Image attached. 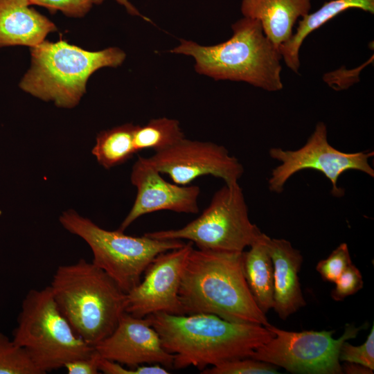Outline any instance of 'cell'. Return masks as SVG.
I'll use <instances>...</instances> for the list:
<instances>
[{
    "label": "cell",
    "mask_w": 374,
    "mask_h": 374,
    "mask_svg": "<svg viewBox=\"0 0 374 374\" xmlns=\"http://www.w3.org/2000/svg\"><path fill=\"white\" fill-rule=\"evenodd\" d=\"M147 317L163 348L174 355L177 369L194 366L202 371L208 366L251 357L274 336L266 326L229 321L212 314L157 312Z\"/></svg>",
    "instance_id": "1"
},
{
    "label": "cell",
    "mask_w": 374,
    "mask_h": 374,
    "mask_svg": "<svg viewBox=\"0 0 374 374\" xmlns=\"http://www.w3.org/2000/svg\"><path fill=\"white\" fill-rule=\"evenodd\" d=\"M242 252L191 249L179 289L184 314L206 313L233 322L270 324L247 285Z\"/></svg>",
    "instance_id": "2"
},
{
    "label": "cell",
    "mask_w": 374,
    "mask_h": 374,
    "mask_svg": "<svg viewBox=\"0 0 374 374\" xmlns=\"http://www.w3.org/2000/svg\"><path fill=\"white\" fill-rule=\"evenodd\" d=\"M49 287L75 333L93 347L113 332L125 312L126 293L83 258L58 266Z\"/></svg>",
    "instance_id": "3"
},
{
    "label": "cell",
    "mask_w": 374,
    "mask_h": 374,
    "mask_svg": "<svg viewBox=\"0 0 374 374\" xmlns=\"http://www.w3.org/2000/svg\"><path fill=\"white\" fill-rule=\"evenodd\" d=\"M231 28L232 37L222 43L206 46L181 39L171 52L193 57L196 71L215 80L243 81L268 91L282 89V57L260 21L244 17Z\"/></svg>",
    "instance_id": "4"
},
{
    "label": "cell",
    "mask_w": 374,
    "mask_h": 374,
    "mask_svg": "<svg viewBox=\"0 0 374 374\" xmlns=\"http://www.w3.org/2000/svg\"><path fill=\"white\" fill-rule=\"evenodd\" d=\"M30 56L20 88L59 107L73 108L86 92L89 78L100 68L118 66L125 53L116 47L89 51L60 39L31 47Z\"/></svg>",
    "instance_id": "5"
},
{
    "label": "cell",
    "mask_w": 374,
    "mask_h": 374,
    "mask_svg": "<svg viewBox=\"0 0 374 374\" xmlns=\"http://www.w3.org/2000/svg\"><path fill=\"white\" fill-rule=\"evenodd\" d=\"M12 339L26 350L42 374L88 357L95 351L93 346L75 333L59 310L49 286L28 292Z\"/></svg>",
    "instance_id": "6"
},
{
    "label": "cell",
    "mask_w": 374,
    "mask_h": 374,
    "mask_svg": "<svg viewBox=\"0 0 374 374\" xmlns=\"http://www.w3.org/2000/svg\"><path fill=\"white\" fill-rule=\"evenodd\" d=\"M69 233L83 239L93 256L92 262L108 274L125 293L136 287L152 261L160 253L179 248L181 240L132 236L120 230L108 231L69 209L59 217Z\"/></svg>",
    "instance_id": "7"
},
{
    "label": "cell",
    "mask_w": 374,
    "mask_h": 374,
    "mask_svg": "<svg viewBox=\"0 0 374 374\" xmlns=\"http://www.w3.org/2000/svg\"><path fill=\"white\" fill-rule=\"evenodd\" d=\"M261 233L251 222L242 189L235 182L217 190L202 213L184 226L144 235L159 240H187L202 250L242 252Z\"/></svg>",
    "instance_id": "8"
},
{
    "label": "cell",
    "mask_w": 374,
    "mask_h": 374,
    "mask_svg": "<svg viewBox=\"0 0 374 374\" xmlns=\"http://www.w3.org/2000/svg\"><path fill=\"white\" fill-rule=\"evenodd\" d=\"M364 326L348 324L344 334L335 339V330L293 332L269 324L266 327L274 332V337L258 347L251 357L292 373L341 374V346L355 338Z\"/></svg>",
    "instance_id": "9"
},
{
    "label": "cell",
    "mask_w": 374,
    "mask_h": 374,
    "mask_svg": "<svg viewBox=\"0 0 374 374\" xmlns=\"http://www.w3.org/2000/svg\"><path fill=\"white\" fill-rule=\"evenodd\" d=\"M270 157L280 163L274 168L268 179V188L272 193H283L287 181L296 173L312 169L321 172L330 181L331 194L341 197L344 190L337 183L340 176L350 170L362 172L374 177V170L369 163L373 152L347 153L332 146L328 140L327 127L319 122L303 146L291 150L271 148Z\"/></svg>",
    "instance_id": "10"
},
{
    "label": "cell",
    "mask_w": 374,
    "mask_h": 374,
    "mask_svg": "<svg viewBox=\"0 0 374 374\" xmlns=\"http://www.w3.org/2000/svg\"><path fill=\"white\" fill-rule=\"evenodd\" d=\"M148 159L159 172L167 174L173 183L184 186L206 175L233 184L238 182L244 172L239 159L224 146L186 138Z\"/></svg>",
    "instance_id": "11"
},
{
    "label": "cell",
    "mask_w": 374,
    "mask_h": 374,
    "mask_svg": "<svg viewBox=\"0 0 374 374\" xmlns=\"http://www.w3.org/2000/svg\"><path fill=\"white\" fill-rule=\"evenodd\" d=\"M193 248V243L189 241L159 254L145 270L143 280L126 293L125 312L139 318L157 312L183 315L179 289Z\"/></svg>",
    "instance_id": "12"
},
{
    "label": "cell",
    "mask_w": 374,
    "mask_h": 374,
    "mask_svg": "<svg viewBox=\"0 0 374 374\" xmlns=\"http://www.w3.org/2000/svg\"><path fill=\"white\" fill-rule=\"evenodd\" d=\"M130 181L136 196L118 230L124 231L141 216L159 211L197 213L200 188L196 185H179L166 181L148 157H139L134 163Z\"/></svg>",
    "instance_id": "13"
},
{
    "label": "cell",
    "mask_w": 374,
    "mask_h": 374,
    "mask_svg": "<svg viewBox=\"0 0 374 374\" xmlns=\"http://www.w3.org/2000/svg\"><path fill=\"white\" fill-rule=\"evenodd\" d=\"M94 348L100 357L132 368L144 364L173 367L174 355L163 348L148 317L124 312L113 332Z\"/></svg>",
    "instance_id": "14"
},
{
    "label": "cell",
    "mask_w": 374,
    "mask_h": 374,
    "mask_svg": "<svg viewBox=\"0 0 374 374\" xmlns=\"http://www.w3.org/2000/svg\"><path fill=\"white\" fill-rule=\"evenodd\" d=\"M274 268L273 309L283 320L306 305L299 278L303 256L291 242L267 237Z\"/></svg>",
    "instance_id": "15"
},
{
    "label": "cell",
    "mask_w": 374,
    "mask_h": 374,
    "mask_svg": "<svg viewBox=\"0 0 374 374\" xmlns=\"http://www.w3.org/2000/svg\"><path fill=\"white\" fill-rule=\"evenodd\" d=\"M30 6L28 0H0V47H34L57 30L51 21Z\"/></svg>",
    "instance_id": "16"
},
{
    "label": "cell",
    "mask_w": 374,
    "mask_h": 374,
    "mask_svg": "<svg viewBox=\"0 0 374 374\" xmlns=\"http://www.w3.org/2000/svg\"><path fill=\"white\" fill-rule=\"evenodd\" d=\"M312 0H242L244 17L260 21L264 34L278 49L293 34V26L310 13Z\"/></svg>",
    "instance_id": "17"
},
{
    "label": "cell",
    "mask_w": 374,
    "mask_h": 374,
    "mask_svg": "<svg viewBox=\"0 0 374 374\" xmlns=\"http://www.w3.org/2000/svg\"><path fill=\"white\" fill-rule=\"evenodd\" d=\"M357 8L374 13V0H330L325 2L317 10L301 18L296 32L278 48L285 64L294 72L300 67L299 50L304 39L312 31L341 12Z\"/></svg>",
    "instance_id": "18"
},
{
    "label": "cell",
    "mask_w": 374,
    "mask_h": 374,
    "mask_svg": "<svg viewBox=\"0 0 374 374\" xmlns=\"http://www.w3.org/2000/svg\"><path fill=\"white\" fill-rule=\"evenodd\" d=\"M262 233L242 252V267L245 280L251 294L260 310L266 314L274 303V268L267 239Z\"/></svg>",
    "instance_id": "19"
},
{
    "label": "cell",
    "mask_w": 374,
    "mask_h": 374,
    "mask_svg": "<svg viewBox=\"0 0 374 374\" xmlns=\"http://www.w3.org/2000/svg\"><path fill=\"white\" fill-rule=\"evenodd\" d=\"M136 125L132 123L100 132L92 149V154L105 169L121 165L136 153L134 134Z\"/></svg>",
    "instance_id": "20"
},
{
    "label": "cell",
    "mask_w": 374,
    "mask_h": 374,
    "mask_svg": "<svg viewBox=\"0 0 374 374\" xmlns=\"http://www.w3.org/2000/svg\"><path fill=\"white\" fill-rule=\"evenodd\" d=\"M184 138L179 121L163 117L152 119L143 126L136 125L134 145L136 153L147 149L156 152L174 145Z\"/></svg>",
    "instance_id": "21"
},
{
    "label": "cell",
    "mask_w": 374,
    "mask_h": 374,
    "mask_svg": "<svg viewBox=\"0 0 374 374\" xmlns=\"http://www.w3.org/2000/svg\"><path fill=\"white\" fill-rule=\"evenodd\" d=\"M0 374H42L26 350L0 332Z\"/></svg>",
    "instance_id": "22"
},
{
    "label": "cell",
    "mask_w": 374,
    "mask_h": 374,
    "mask_svg": "<svg viewBox=\"0 0 374 374\" xmlns=\"http://www.w3.org/2000/svg\"><path fill=\"white\" fill-rule=\"evenodd\" d=\"M203 374H276L277 366L252 357H243L227 361L206 368Z\"/></svg>",
    "instance_id": "23"
},
{
    "label": "cell",
    "mask_w": 374,
    "mask_h": 374,
    "mask_svg": "<svg viewBox=\"0 0 374 374\" xmlns=\"http://www.w3.org/2000/svg\"><path fill=\"white\" fill-rule=\"evenodd\" d=\"M352 264V260L346 243L340 244L328 258L321 260L316 266V270L325 280L335 283L343 271Z\"/></svg>",
    "instance_id": "24"
},
{
    "label": "cell",
    "mask_w": 374,
    "mask_h": 374,
    "mask_svg": "<svg viewBox=\"0 0 374 374\" xmlns=\"http://www.w3.org/2000/svg\"><path fill=\"white\" fill-rule=\"evenodd\" d=\"M339 361L356 363L374 371V326L367 339L360 346H353L344 341L339 350Z\"/></svg>",
    "instance_id": "25"
},
{
    "label": "cell",
    "mask_w": 374,
    "mask_h": 374,
    "mask_svg": "<svg viewBox=\"0 0 374 374\" xmlns=\"http://www.w3.org/2000/svg\"><path fill=\"white\" fill-rule=\"evenodd\" d=\"M334 283L335 286L331 292V297L336 301H343L356 294L364 286L361 271L353 263L347 267Z\"/></svg>",
    "instance_id": "26"
},
{
    "label": "cell",
    "mask_w": 374,
    "mask_h": 374,
    "mask_svg": "<svg viewBox=\"0 0 374 374\" xmlns=\"http://www.w3.org/2000/svg\"><path fill=\"white\" fill-rule=\"evenodd\" d=\"M30 5L43 6L55 14L61 11L64 15L71 17H82L91 9V0H28Z\"/></svg>",
    "instance_id": "27"
},
{
    "label": "cell",
    "mask_w": 374,
    "mask_h": 374,
    "mask_svg": "<svg viewBox=\"0 0 374 374\" xmlns=\"http://www.w3.org/2000/svg\"><path fill=\"white\" fill-rule=\"evenodd\" d=\"M100 355L95 350L91 356L67 362L63 368L69 374H98L100 373Z\"/></svg>",
    "instance_id": "28"
},
{
    "label": "cell",
    "mask_w": 374,
    "mask_h": 374,
    "mask_svg": "<svg viewBox=\"0 0 374 374\" xmlns=\"http://www.w3.org/2000/svg\"><path fill=\"white\" fill-rule=\"evenodd\" d=\"M99 371L105 374H137L136 367L127 368L123 364L102 357L98 362Z\"/></svg>",
    "instance_id": "29"
},
{
    "label": "cell",
    "mask_w": 374,
    "mask_h": 374,
    "mask_svg": "<svg viewBox=\"0 0 374 374\" xmlns=\"http://www.w3.org/2000/svg\"><path fill=\"white\" fill-rule=\"evenodd\" d=\"M341 370L343 373L346 374H372L373 371L363 365L352 363L344 362L341 366Z\"/></svg>",
    "instance_id": "30"
},
{
    "label": "cell",
    "mask_w": 374,
    "mask_h": 374,
    "mask_svg": "<svg viewBox=\"0 0 374 374\" xmlns=\"http://www.w3.org/2000/svg\"><path fill=\"white\" fill-rule=\"evenodd\" d=\"M91 1L93 3L100 4L105 0H91ZM115 1H116L119 4L123 5L126 8L129 14L132 15H138L143 17L144 19L147 21H150L149 19H148L147 17L141 15V13L138 11V10L129 1V0H115Z\"/></svg>",
    "instance_id": "31"
}]
</instances>
